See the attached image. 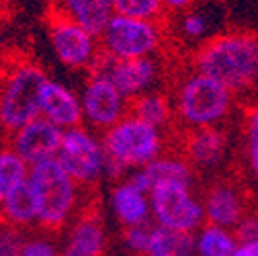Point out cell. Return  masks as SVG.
I'll return each instance as SVG.
<instances>
[{"instance_id":"1","label":"cell","mask_w":258,"mask_h":256,"mask_svg":"<svg viewBox=\"0 0 258 256\" xmlns=\"http://www.w3.org/2000/svg\"><path fill=\"white\" fill-rule=\"evenodd\" d=\"M190 68L228 86L234 94L258 84V35L252 31L217 33L192 51Z\"/></svg>"},{"instance_id":"2","label":"cell","mask_w":258,"mask_h":256,"mask_svg":"<svg viewBox=\"0 0 258 256\" xmlns=\"http://www.w3.org/2000/svg\"><path fill=\"white\" fill-rule=\"evenodd\" d=\"M29 186L37 205V226L43 232H61L88 209L82 188L57 162V158L31 166Z\"/></svg>"},{"instance_id":"3","label":"cell","mask_w":258,"mask_h":256,"mask_svg":"<svg viewBox=\"0 0 258 256\" xmlns=\"http://www.w3.org/2000/svg\"><path fill=\"white\" fill-rule=\"evenodd\" d=\"M236 97L215 78L190 70L178 78L172 92L176 123L182 132L223 127L236 109Z\"/></svg>"},{"instance_id":"4","label":"cell","mask_w":258,"mask_h":256,"mask_svg":"<svg viewBox=\"0 0 258 256\" xmlns=\"http://www.w3.org/2000/svg\"><path fill=\"white\" fill-rule=\"evenodd\" d=\"M107 154V178L123 180L164 154L166 132L129 113L103 136Z\"/></svg>"},{"instance_id":"5","label":"cell","mask_w":258,"mask_h":256,"mask_svg":"<svg viewBox=\"0 0 258 256\" xmlns=\"http://www.w3.org/2000/svg\"><path fill=\"white\" fill-rule=\"evenodd\" d=\"M45 70L29 57H11L0 72V132L13 136L23 125L41 117Z\"/></svg>"},{"instance_id":"6","label":"cell","mask_w":258,"mask_h":256,"mask_svg":"<svg viewBox=\"0 0 258 256\" xmlns=\"http://www.w3.org/2000/svg\"><path fill=\"white\" fill-rule=\"evenodd\" d=\"M101 51L115 59L156 57L164 47V29L160 21H144L113 15L99 35Z\"/></svg>"},{"instance_id":"7","label":"cell","mask_w":258,"mask_h":256,"mask_svg":"<svg viewBox=\"0 0 258 256\" xmlns=\"http://www.w3.org/2000/svg\"><path fill=\"white\" fill-rule=\"evenodd\" d=\"M57 162L82 188H94L107 176L103 138H99L86 125L66 130L57 152Z\"/></svg>"},{"instance_id":"8","label":"cell","mask_w":258,"mask_h":256,"mask_svg":"<svg viewBox=\"0 0 258 256\" xmlns=\"http://www.w3.org/2000/svg\"><path fill=\"white\" fill-rule=\"evenodd\" d=\"M152 223L160 228L195 234L205 226L203 201L192 184H162L150 193Z\"/></svg>"},{"instance_id":"9","label":"cell","mask_w":258,"mask_h":256,"mask_svg":"<svg viewBox=\"0 0 258 256\" xmlns=\"http://www.w3.org/2000/svg\"><path fill=\"white\" fill-rule=\"evenodd\" d=\"M45 31H47L49 47L63 68L90 72L96 59L103 53L99 37L63 15L49 13Z\"/></svg>"},{"instance_id":"10","label":"cell","mask_w":258,"mask_h":256,"mask_svg":"<svg viewBox=\"0 0 258 256\" xmlns=\"http://www.w3.org/2000/svg\"><path fill=\"white\" fill-rule=\"evenodd\" d=\"M80 103H82L84 125L90 127L92 132H101V134H105L123 117H127L129 105H132L113 86L109 78L96 72H88L80 90Z\"/></svg>"},{"instance_id":"11","label":"cell","mask_w":258,"mask_h":256,"mask_svg":"<svg viewBox=\"0 0 258 256\" xmlns=\"http://www.w3.org/2000/svg\"><path fill=\"white\" fill-rule=\"evenodd\" d=\"M90 72L103 74L113 82V86L123 97L134 103L142 94L152 92L160 78V63L156 57H138V59H115L101 53Z\"/></svg>"},{"instance_id":"12","label":"cell","mask_w":258,"mask_h":256,"mask_svg":"<svg viewBox=\"0 0 258 256\" xmlns=\"http://www.w3.org/2000/svg\"><path fill=\"white\" fill-rule=\"evenodd\" d=\"M205 223L221 226L228 230H236L238 223L254 209L248 201L246 188L232 178H217L213 180L205 193L201 195Z\"/></svg>"},{"instance_id":"13","label":"cell","mask_w":258,"mask_h":256,"mask_svg":"<svg viewBox=\"0 0 258 256\" xmlns=\"http://www.w3.org/2000/svg\"><path fill=\"white\" fill-rule=\"evenodd\" d=\"M180 156L195 172H211L223 166L230 156V134L225 127L182 132Z\"/></svg>"},{"instance_id":"14","label":"cell","mask_w":258,"mask_h":256,"mask_svg":"<svg viewBox=\"0 0 258 256\" xmlns=\"http://www.w3.org/2000/svg\"><path fill=\"white\" fill-rule=\"evenodd\" d=\"M61 138L63 130H59L45 117H37L9 136V144L29 166H35L57 158Z\"/></svg>"},{"instance_id":"15","label":"cell","mask_w":258,"mask_h":256,"mask_svg":"<svg viewBox=\"0 0 258 256\" xmlns=\"http://www.w3.org/2000/svg\"><path fill=\"white\" fill-rule=\"evenodd\" d=\"M109 234L105 221L94 207L84 209L66 228L59 256H107Z\"/></svg>"},{"instance_id":"16","label":"cell","mask_w":258,"mask_h":256,"mask_svg":"<svg viewBox=\"0 0 258 256\" xmlns=\"http://www.w3.org/2000/svg\"><path fill=\"white\" fill-rule=\"evenodd\" d=\"M109 207L115 221L123 230L152 223L150 193L140 188L129 176L113 182L109 190Z\"/></svg>"},{"instance_id":"17","label":"cell","mask_w":258,"mask_h":256,"mask_svg":"<svg viewBox=\"0 0 258 256\" xmlns=\"http://www.w3.org/2000/svg\"><path fill=\"white\" fill-rule=\"evenodd\" d=\"M41 117L57 125L59 130H72V127L84 125L80 94H76L66 82L47 78L41 90Z\"/></svg>"},{"instance_id":"18","label":"cell","mask_w":258,"mask_h":256,"mask_svg":"<svg viewBox=\"0 0 258 256\" xmlns=\"http://www.w3.org/2000/svg\"><path fill=\"white\" fill-rule=\"evenodd\" d=\"M129 178L140 188H144L146 193H152L156 186H162V184H174V182L192 184L195 182V170H192V166L180 154L170 152L156 158L148 166L132 172Z\"/></svg>"},{"instance_id":"19","label":"cell","mask_w":258,"mask_h":256,"mask_svg":"<svg viewBox=\"0 0 258 256\" xmlns=\"http://www.w3.org/2000/svg\"><path fill=\"white\" fill-rule=\"evenodd\" d=\"M51 13L76 21L96 37L115 15L113 0H51Z\"/></svg>"},{"instance_id":"20","label":"cell","mask_w":258,"mask_h":256,"mask_svg":"<svg viewBox=\"0 0 258 256\" xmlns=\"http://www.w3.org/2000/svg\"><path fill=\"white\" fill-rule=\"evenodd\" d=\"M129 113L144 119L146 123L154 127H160L164 132L172 123H176L172 94H166L162 90H152V92L142 94L140 99H136L129 105Z\"/></svg>"},{"instance_id":"21","label":"cell","mask_w":258,"mask_h":256,"mask_svg":"<svg viewBox=\"0 0 258 256\" xmlns=\"http://www.w3.org/2000/svg\"><path fill=\"white\" fill-rule=\"evenodd\" d=\"M0 221L11 223V226L21 230L37 226V205L29 182L19 186L0 201Z\"/></svg>"},{"instance_id":"22","label":"cell","mask_w":258,"mask_h":256,"mask_svg":"<svg viewBox=\"0 0 258 256\" xmlns=\"http://www.w3.org/2000/svg\"><path fill=\"white\" fill-rule=\"evenodd\" d=\"M144 256H195V234L160 228L154 223Z\"/></svg>"},{"instance_id":"23","label":"cell","mask_w":258,"mask_h":256,"mask_svg":"<svg viewBox=\"0 0 258 256\" xmlns=\"http://www.w3.org/2000/svg\"><path fill=\"white\" fill-rule=\"evenodd\" d=\"M240 246L234 230L205 223L195 232V256H234Z\"/></svg>"},{"instance_id":"24","label":"cell","mask_w":258,"mask_h":256,"mask_svg":"<svg viewBox=\"0 0 258 256\" xmlns=\"http://www.w3.org/2000/svg\"><path fill=\"white\" fill-rule=\"evenodd\" d=\"M31 166L13 150V146L0 144V201L13 190L29 182Z\"/></svg>"},{"instance_id":"25","label":"cell","mask_w":258,"mask_h":256,"mask_svg":"<svg viewBox=\"0 0 258 256\" xmlns=\"http://www.w3.org/2000/svg\"><path fill=\"white\" fill-rule=\"evenodd\" d=\"M242 154L248 174L258 180V103H250L242 117Z\"/></svg>"},{"instance_id":"26","label":"cell","mask_w":258,"mask_h":256,"mask_svg":"<svg viewBox=\"0 0 258 256\" xmlns=\"http://www.w3.org/2000/svg\"><path fill=\"white\" fill-rule=\"evenodd\" d=\"M115 15L144 19V21H160L166 17V9L162 0H113Z\"/></svg>"},{"instance_id":"27","label":"cell","mask_w":258,"mask_h":256,"mask_svg":"<svg viewBox=\"0 0 258 256\" xmlns=\"http://www.w3.org/2000/svg\"><path fill=\"white\" fill-rule=\"evenodd\" d=\"M207 19L197 13V11H186L180 15V21H178V29H180V35L188 41H199L203 43L205 41V35H207Z\"/></svg>"},{"instance_id":"28","label":"cell","mask_w":258,"mask_h":256,"mask_svg":"<svg viewBox=\"0 0 258 256\" xmlns=\"http://www.w3.org/2000/svg\"><path fill=\"white\" fill-rule=\"evenodd\" d=\"M27 242V230L0 221V256H21Z\"/></svg>"},{"instance_id":"29","label":"cell","mask_w":258,"mask_h":256,"mask_svg":"<svg viewBox=\"0 0 258 256\" xmlns=\"http://www.w3.org/2000/svg\"><path fill=\"white\" fill-rule=\"evenodd\" d=\"M152 226H154V223H146V226H136V228H125L123 234H121L123 250L144 256L146 250H148V244H150Z\"/></svg>"},{"instance_id":"30","label":"cell","mask_w":258,"mask_h":256,"mask_svg":"<svg viewBox=\"0 0 258 256\" xmlns=\"http://www.w3.org/2000/svg\"><path fill=\"white\" fill-rule=\"evenodd\" d=\"M21 256H59V246L49 236H33L27 238Z\"/></svg>"},{"instance_id":"31","label":"cell","mask_w":258,"mask_h":256,"mask_svg":"<svg viewBox=\"0 0 258 256\" xmlns=\"http://www.w3.org/2000/svg\"><path fill=\"white\" fill-rule=\"evenodd\" d=\"M240 244H252L258 242V209H252L234 230Z\"/></svg>"},{"instance_id":"32","label":"cell","mask_w":258,"mask_h":256,"mask_svg":"<svg viewBox=\"0 0 258 256\" xmlns=\"http://www.w3.org/2000/svg\"><path fill=\"white\" fill-rule=\"evenodd\" d=\"M192 3H195V0H162L166 13H176V15H182V13L190 11Z\"/></svg>"},{"instance_id":"33","label":"cell","mask_w":258,"mask_h":256,"mask_svg":"<svg viewBox=\"0 0 258 256\" xmlns=\"http://www.w3.org/2000/svg\"><path fill=\"white\" fill-rule=\"evenodd\" d=\"M234 256H258V242L252 244H240L234 252Z\"/></svg>"},{"instance_id":"34","label":"cell","mask_w":258,"mask_h":256,"mask_svg":"<svg viewBox=\"0 0 258 256\" xmlns=\"http://www.w3.org/2000/svg\"><path fill=\"white\" fill-rule=\"evenodd\" d=\"M5 47V25H3V19H0V51Z\"/></svg>"},{"instance_id":"35","label":"cell","mask_w":258,"mask_h":256,"mask_svg":"<svg viewBox=\"0 0 258 256\" xmlns=\"http://www.w3.org/2000/svg\"><path fill=\"white\" fill-rule=\"evenodd\" d=\"M115 256H142V254H134V252H127V250H123V252H119V254H115Z\"/></svg>"},{"instance_id":"36","label":"cell","mask_w":258,"mask_h":256,"mask_svg":"<svg viewBox=\"0 0 258 256\" xmlns=\"http://www.w3.org/2000/svg\"><path fill=\"white\" fill-rule=\"evenodd\" d=\"M254 97H256V103H258V84H256V88H254Z\"/></svg>"}]
</instances>
